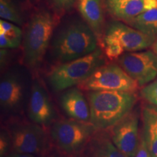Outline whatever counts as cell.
Wrapping results in <instances>:
<instances>
[{"label":"cell","mask_w":157,"mask_h":157,"mask_svg":"<svg viewBox=\"0 0 157 157\" xmlns=\"http://www.w3.org/2000/svg\"><path fill=\"white\" fill-rule=\"evenodd\" d=\"M126 23L145 34L157 37V8L143 12Z\"/></svg>","instance_id":"ac0fdd59"},{"label":"cell","mask_w":157,"mask_h":157,"mask_svg":"<svg viewBox=\"0 0 157 157\" xmlns=\"http://www.w3.org/2000/svg\"><path fill=\"white\" fill-rule=\"evenodd\" d=\"M44 157H66L64 155H62L59 153H52V154H47Z\"/></svg>","instance_id":"83f0119b"},{"label":"cell","mask_w":157,"mask_h":157,"mask_svg":"<svg viewBox=\"0 0 157 157\" xmlns=\"http://www.w3.org/2000/svg\"><path fill=\"white\" fill-rule=\"evenodd\" d=\"M98 39L87 23L74 21L59 31L52 43V55L60 63L89 55L97 50Z\"/></svg>","instance_id":"7a4b0ae2"},{"label":"cell","mask_w":157,"mask_h":157,"mask_svg":"<svg viewBox=\"0 0 157 157\" xmlns=\"http://www.w3.org/2000/svg\"><path fill=\"white\" fill-rule=\"evenodd\" d=\"M78 87L86 91H124L136 93L138 84L119 65H103Z\"/></svg>","instance_id":"8992f818"},{"label":"cell","mask_w":157,"mask_h":157,"mask_svg":"<svg viewBox=\"0 0 157 157\" xmlns=\"http://www.w3.org/2000/svg\"><path fill=\"white\" fill-rule=\"evenodd\" d=\"M0 17L10 22L22 24V19L10 0H0Z\"/></svg>","instance_id":"d6986e66"},{"label":"cell","mask_w":157,"mask_h":157,"mask_svg":"<svg viewBox=\"0 0 157 157\" xmlns=\"http://www.w3.org/2000/svg\"><path fill=\"white\" fill-rule=\"evenodd\" d=\"M97 130L93 124L76 119H60L51 126V138L66 156H78L93 133Z\"/></svg>","instance_id":"5b68a950"},{"label":"cell","mask_w":157,"mask_h":157,"mask_svg":"<svg viewBox=\"0 0 157 157\" xmlns=\"http://www.w3.org/2000/svg\"><path fill=\"white\" fill-rule=\"evenodd\" d=\"M77 7L85 22L100 41L103 35L104 16L101 0H78Z\"/></svg>","instance_id":"2e32d148"},{"label":"cell","mask_w":157,"mask_h":157,"mask_svg":"<svg viewBox=\"0 0 157 157\" xmlns=\"http://www.w3.org/2000/svg\"><path fill=\"white\" fill-rule=\"evenodd\" d=\"M9 132L13 151L32 155H44L48 149V137L43 127L36 123H12Z\"/></svg>","instance_id":"52a82bcc"},{"label":"cell","mask_w":157,"mask_h":157,"mask_svg":"<svg viewBox=\"0 0 157 157\" xmlns=\"http://www.w3.org/2000/svg\"><path fill=\"white\" fill-rule=\"evenodd\" d=\"M135 157H151L150 153L148 151V148H147L146 141H145L144 138H143L142 134H141L140 146H139L138 151H137Z\"/></svg>","instance_id":"484cf974"},{"label":"cell","mask_w":157,"mask_h":157,"mask_svg":"<svg viewBox=\"0 0 157 157\" xmlns=\"http://www.w3.org/2000/svg\"><path fill=\"white\" fill-rule=\"evenodd\" d=\"M60 103L71 119L90 122L89 103L79 87H73L64 90L60 98Z\"/></svg>","instance_id":"5bb4252c"},{"label":"cell","mask_w":157,"mask_h":157,"mask_svg":"<svg viewBox=\"0 0 157 157\" xmlns=\"http://www.w3.org/2000/svg\"><path fill=\"white\" fill-rule=\"evenodd\" d=\"M21 40L12 39L3 34H0V47L1 49H14L19 47Z\"/></svg>","instance_id":"d4e9b609"},{"label":"cell","mask_w":157,"mask_h":157,"mask_svg":"<svg viewBox=\"0 0 157 157\" xmlns=\"http://www.w3.org/2000/svg\"><path fill=\"white\" fill-rule=\"evenodd\" d=\"M105 5L113 17L124 23L146 11L145 0H105Z\"/></svg>","instance_id":"9a60e30c"},{"label":"cell","mask_w":157,"mask_h":157,"mask_svg":"<svg viewBox=\"0 0 157 157\" xmlns=\"http://www.w3.org/2000/svg\"><path fill=\"white\" fill-rule=\"evenodd\" d=\"M141 113L133 109L113 126L109 129L111 140L124 154L135 157L140 143L139 121Z\"/></svg>","instance_id":"9c48e42d"},{"label":"cell","mask_w":157,"mask_h":157,"mask_svg":"<svg viewBox=\"0 0 157 157\" xmlns=\"http://www.w3.org/2000/svg\"><path fill=\"white\" fill-rule=\"evenodd\" d=\"M118 63L140 87L157 78V55L154 50L124 52L118 58Z\"/></svg>","instance_id":"ba28073f"},{"label":"cell","mask_w":157,"mask_h":157,"mask_svg":"<svg viewBox=\"0 0 157 157\" xmlns=\"http://www.w3.org/2000/svg\"><path fill=\"white\" fill-rule=\"evenodd\" d=\"M153 50H154L157 55V38L156 39V41H155V42L154 43V44H153Z\"/></svg>","instance_id":"f1b7e54d"},{"label":"cell","mask_w":157,"mask_h":157,"mask_svg":"<svg viewBox=\"0 0 157 157\" xmlns=\"http://www.w3.org/2000/svg\"><path fill=\"white\" fill-rule=\"evenodd\" d=\"M0 34L6 35L10 38L21 41L22 31L17 25L11 23L10 21L1 19L0 21Z\"/></svg>","instance_id":"44dd1931"},{"label":"cell","mask_w":157,"mask_h":157,"mask_svg":"<svg viewBox=\"0 0 157 157\" xmlns=\"http://www.w3.org/2000/svg\"><path fill=\"white\" fill-rule=\"evenodd\" d=\"M87 101L90 123L96 129L107 130L134 109L136 93L124 91H89Z\"/></svg>","instance_id":"6da1fadb"},{"label":"cell","mask_w":157,"mask_h":157,"mask_svg":"<svg viewBox=\"0 0 157 157\" xmlns=\"http://www.w3.org/2000/svg\"><path fill=\"white\" fill-rule=\"evenodd\" d=\"M50 13L40 10L33 15L25 29L23 39V62L30 69L40 66L55 28Z\"/></svg>","instance_id":"3957f363"},{"label":"cell","mask_w":157,"mask_h":157,"mask_svg":"<svg viewBox=\"0 0 157 157\" xmlns=\"http://www.w3.org/2000/svg\"><path fill=\"white\" fill-rule=\"evenodd\" d=\"M24 101V84L18 74L8 72L0 82V105L4 112L17 113Z\"/></svg>","instance_id":"7c38bea8"},{"label":"cell","mask_w":157,"mask_h":157,"mask_svg":"<svg viewBox=\"0 0 157 157\" xmlns=\"http://www.w3.org/2000/svg\"><path fill=\"white\" fill-rule=\"evenodd\" d=\"M12 148L10 134L8 129H2L0 133V156L4 157L8 154L10 148Z\"/></svg>","instance_id":"603a6c76"},{"label":"cell","mask_w":157,"mask_h":157,"mask_svg":"<svg viewBox=\"0 0 157 157\" xmlns=\"http://www.w3.org/2000/svg\"><path fill=\"white\" fill-rule=\"evenodd\" d=\"M4 157H36V156L32 154H23V153H17V152L13 151V153L7 154Z\"/></svg>","instance_id":"4316f807"},{"label":"cell","mask_w":157,"mask_h":157,"mask_svg":"<svg viewBox=\"0 0 157 157\" xmlns=\"http://www.w3.org/2000/svg\"><path fill=\"white\" fill-rule=\"evenodd\" d=\"M78 157H128L115 146L108 130L97 129Z\"/></svg>","instance_id":"4fadbf2b"},{"label":"cell","mask_w":157,"mask_h":157,"mask_svg":"<svg viewBox=\"0 0 157 157\" xmlns=\"http://www.w3.org/2000/svg\"><path fill=\"white\" fill-rule=\"evenodd\" d=\"M28 114L34 123L42 127H48L53 124L56 111L46 90L39 82L32 84L29 98Z\"/></svg>","instance_id":"8fae6325"},{"label":"cell","mask_w":157,"mask_h":157,"mask_svg":"<svg viewBox=\"0 0 157 157\" xmlns=\"http://www.w3.org/2000/svg\"><path fill=\"white\" fill-rule=\"evenodd\" d=\"M103 42L104 52L109 60H112L118 59L121 55L124 53V49L113 37L104 34Z\"/></svg>","instance_id":"ffe728a7"},{"label":"cell","mask_w":157,"mask_h":157,"mask_svg":"<svg viewBox=\"0 0 157 157\" xmlns=\"http://www.w3.org/2000/svg\"><path fill=\"white\" fill-rule=\"evenodd\" d=\"M76 2V0H51L55 10L60 13L69 10Z\"/></svg>","instance_id":"cb8c5ba5"},{"label":"cell","mask_w":157,"mask_h":157,"mask_svg":"<svg viewBox=\"0 0 157 157\" xmlns=\"http://www.w3.org/2000/svg\"><path fill=\"white\" fill-rule=\"evenodd\" d=\"M156 8H157V0H156Z\"/></svg>","instance_id":"f546056e"},{"label":"cell","mask_w":157,"mask_h":157,"mask_svg":"<svg viewBox=\"0 0 157 157\" xmlns=\"http://www.w3.org/2000/svg\"><path fill=\"white\" fill-rule=\"evenodd\" d=\"M105 35L115 39L124 52H137L146 50L153 46L157 38L119 21L111 23L105 31Z\"/></svg>","instance_id":"30bf717a"},{"label":"cell","mask_w":157,"mask_h":157,"mask_svg":"<svg viewBox=\"0 0 157 157\" xmlns=\"http://www.w3.org/2000/svg\"><path fill=\"white\" fill-rule=\"evenodd\" d=\"M104 64L103 52L98 48L89 55L52 68L48 76L49 84L55 91H64L87 80Z\"/></svg>","instance_id":"277c9868"},{"label":"cell","mask_w":157,"mask_h":157,"mask_svg":"<svg viewBox=\"0 0 157 157\" xmlns=\"http://www.w3.org/2000/svg\"><path fill=\"white\" fill-rule=\"evenodd\" d=\"M140 95L148 103L157 107V78L143 87Z\"/></svg>","instance_id":"7402d4cb"},{"label":"cell","mask_w":157,"mask_h":157,"mask_svg":"<svg viewBox=\"0 0 157 157\" xmlns=\"http://www.w3.org/2000/svg\"><path fill=\"white\" fill-rule=\"evenodd\" d=\"M142 135L151 157H157V107L146 104L141 111Z\"/></svg>","instance_id":"e0dca14e"}]
</instances>
